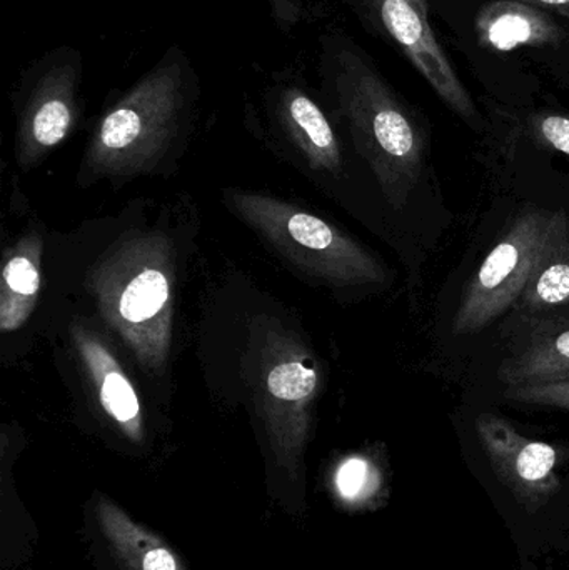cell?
Segmentation results:
<instances>
[{"label":"cell","mask_w":569,"mask_h":570,"mask_svg":"<svg viewBox=\"0 0 569 570\" xmlns=\"http://www.w3.org/2000/svg\"><path fill=\"white\" fill-rule=\"evenodd\" d=\"M337 89L384 196L400 209L423 170V134L381 77L347 50L337 60Z\"/></svg>","instance_id":"obj_1"},{"label":"cell","mask_w":569,"mask_h":570,"mask_svg":"<svg viewBox=\"0 0 569 570\" xmlns=\"http://www.w3.org/2000/svg\"><path fill=\"white\" fill-rule=\"evenodd\" d=\"M565 219V213L530 207L511 223L468 283L453 318L454 335L477 334L517 305Z\"/></svg>","instance_id":"obj_2"},{"label":"cell","mask_w":569,"mask_h":570,"mask_svg":"<svg viewBox=\"0 0 569 570\" xmlns=\"http://www.w3.org/2000/svg\"><path fill=\"white\" fill-rule=\"evenodd\" d=\"M477 432L494 474L527 514H537L560 492V454L553 445L524 438L491 412L478 415Z\"/></svg>","instance_id":"obj_3"},{"label":"cell","mask_w":569,"mask_h":570,"mask_svg":"<svg viewBox=\"0 0 569 570\" xmlns=\"http://www.w3.org/2000/svg\"><path fill=\"white\" fill-rule=\"evenodd\" d=\"M370 3L384 29L441 100L458 116L474 119L477 107L438 42L428 19L426 0H370Z\"/></svg>","instance_id":"obj_4"},{"label":"cell","mask_w":569,"mask_h":570,"mask_svg":"<svg viewBox=\"0 0 569 570\" xmlns=\"http://www.w3.org/2000/svg\"><path fill=\"white\" fill-rule=\"evenodd\" d=\"M180 104L177 63L157 67L112 112L107 114L97 142L106 153H129L169 129Z\"/></svg>","instance_id":"obj_5"},{"label":"cell","mask_w":569,"mask_h":570,"mask_svg":"<svg viewBox=\"0 0 569 570\" xmlns=\"http://www.w3.org/2000/svg\"><path fill=\"white\" fill-rule=\"evenodd\" d=\"M271 223L281 226L284 239L314 256V267L330 279L344 284L383 283V266L354 240L310 214L283 210V214H263Z\"/></svg>","instance_id":"obj_6"},{"label":"cell","mask_w":569,"mask_h":570,"mask_svg":"<svg viewBox=\"0 0 569 570\" xmlns=\"http://www.w3.org/2000/svg\"><path fill=\"white\" fill-rule=\"evenodd\" d=\"M480 42L497 52L560 42L561 30L548 13L517 0L487 3L477 17Z\"/></svg>","instance_id":"obj_7"},{"label":"cell","mask_w":569,"mask_h":570,"mask_svg":"<svg viewBox=\"0 0 569 570\" xmlns=\"http://www.w3.org/2000/svg\"><path fill=\"white\" fill-rule=\"evenodd\" d=\"M96 512L104 539L127 570H186L159 535L137 524L116 502L99 498Z\"/></svg>","instance_id":"obj_8"},{"label":"cell","mask_w":569,"mask_h":570,"mask_svg":"<svg viewBox=\"0 0 569 570\" xmlns=\"http://www.w3.org/2000/svg\"><path fill=\"white\" fill-rule=\"evenodd\" d=\"M498 379L507 387L569 379V325L531 335L520 351L501 362Z\"/></svg>","instance_id":"obj_9"},{"label":"cell","mask_w":569,"mask_h":570,"mask_svg":"<svg viewBox=\"0 0 569 570\" xmlns=\"http://www.w3.org/2000/svg\"><path fill=\"white\" fill-rule=\"evenodd\" d=\"M569 305V219L551 240L514 307L541 312Z\"/></svg>","instance_id":"obj_10"},{"label":"cell","mask_w":569,"mask_h":570,"mask_svg":"<svg viewBox=\"0 0 569 570\" xmlns=\"http://www.w3.org/2000/svg\"><path fill=\"white\" fill-rule=\"evenodd\" d=\"M72 94L73 70L70 67H56L43 77L29 117L30 136L39 146H56L69 132Z\"/></svg>","instance_id":"obj_11"},{"label":"cell","mask_w":569,"mask_h":570,"mask_svg":"<svg viewBox=\"0 0 569 570\" xmlns=\"http://www.w3.org/2000/svg\"><path fill=\"white\" fill-rule=\"evenodd\" d=\"M290 129L296 134L304 147L313 154L317 163L327 167L340 164V149L336 137L323 110L300 90H290L284 99Z\"/></svg>","instance_id":"obj_12"},{"label":"cell","mask_w":569,"mask_h":570,"mask_svg":"<svg viewBox=\"0 0 569 570\" xmlns=\"http://www.w3.org/2000/svg\"><path fill=\"white\" fill-rule=\"evenodd\" d=\"M169 297V285L159 271L137 276L120 297L119 312L127 322L139 324L156 315Z\"/></svg>","instance_id":"obj_13"},{"label":"cell","mask_w":569,"mask_h":570,"mask_svg":"<svg viewBox=\"0 0 569 570\" xmlns=\"http://www.w3.org/2000/svg\"><path fill=\"white\" fill-rule=\"evenodd\" d=\"M3 285H6V294H3L2 302L10 301L13 295L19 297L9 327V331H13V328L19 327L26 321L27 315H29L30 305H32L37 292H39V271L27 257H13V259L7 263L6 269H3Z\"/></svg>","instance_id":"obj_14"},{"label":"cell","mask_w":569,"mask_h":570,"mask_svg":"<svg viewBox=\"0 0 569 570\" xmlns=\"http://www.w3.org/2000/svg\"><path fill=\"white\" fill-rule=\"evenodd\" d=\"M316 382V372L313 368L304 367L297 362H287V364L277 365L271 372L267 377V387L271 394L281 401H301L314 391Z\"/></svg>","instance_id":"obj_15"},{"label":"cell","mask_w":569,"mask_h":570,"mask_svg":"<svg viewBox=\"0 0 569 570\" xmlns=\"http://www.w3.org/2000/svg\"><path fill=\"white\" fill-rule=\"evenodd\" d=\"M104 409L122 424H130L139 415V401L127 379L119 372H109L100 389Z\"/></svg>","instance_id":"obj_16"},{"label":"cell","mask_w":569,"mask_h":570,"mask_svg":"<svg viewBox=\"0 0 569 570\" xmlns=\"http://www.w3.org/2000/svg\"><path fill=\"white\" fill-rule=\"evenodd\" d=\"M504 397L508 401L527 405H543V407L563 409L569 411V379L540 384L513 385L507 387Z\"/></svg>","instance_id":"obj_17"},{"label":"cell","mask_w":569,"mask_h":570,"mask_svg":"<svg viewBox=\"0 0 569 570\" xmlns=\"http://www.w3.org/2000/svg\"><path fill=\"white\" fill-rule=\"evenodd\" d=\"M373 472L363 459H350L336 474L337 494L346 502L364 501L373 491Z\"/></svg>","instance_id":"obj_18"},{"label":"cell","mask_w":569,"mask_h":570,"mask_svg":"<svg viewBox=\"0 0 569 570\" xmlns=\"http://www.w3.org/2000/svg\"><path fill=\"white\" fill-rule=\"evenodd\" d=\"M531 129L545 147L569 157V116L541 114L534 117Z\"/></svg>","instance_id":"obj_19"},{"label":"cell","mask_w":569,"mask_h":570,"mask_svg":"<svg viewBox=\"0 0 569 570\" xmlns=\"http://www.w3.org/2000/svg\"><path fill=\"white\" fill-rule=\"evenodd\" d=\"M517 2L537 7V9L543 10V12L547 10V12L569 17V0H517Z\"/></svg>","instance_id":"obj_20"}]
</instances>
